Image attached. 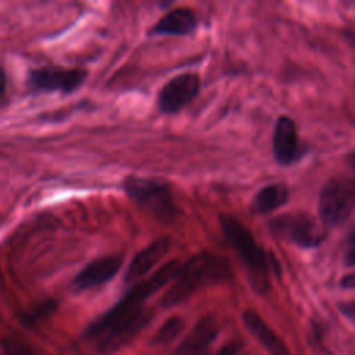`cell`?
<instances>
[{
    "label": "cell",
    "instance_id": "obj_1",
    "mask_svg": "<svg viewBox=\"0 0 355 355\" xmlns=\"http://www.w3.org/2000/svg\"><path fill=\"white\" fill-rule=\"evenodd\" d=\"M179 266V261H168L161 268H158L155 273H153L150 277L132 284V288H129L126 294L111 309L98 316L87 327L86 337L92 341H96L114 326L125 323L144 312L147 309L144 308L146 301L158 290H161L165 284L173 280Z\"/></svg>",
    "mask_w": 355,
    "mask_h": 355
},
{
    "label": "cell",
    "instance_id": "obj_2",
    "mask_svg": "<svg viewBox=\"0 0 355 355\" xmlns=\"http://www.w3.org/2000/svg\"><path fill=\"white\" fill-rule=\"evenodd\" d=\"M219 223L223 234L243 262L252 288L265 293L270 287V275H280V265L262 248L250 229L230 214H220Z\"/></svg>",
    "mask_w": 355,
    "mask_h": 355
},
{
    "label": "cell",
    "instance_id": "obj_3",
    "mask_svg": "<svg viewBox=\"0 0 355 355\" xmlns=\"http://www.w3.org/2000/svg\"><path fill=\"white\" fill-rule=\"evenodd\" d=\"M230 276L229 262L223 257L209 251H201L184 263H180L161 304L164 306L180 304L200 288L229 280Z\"/></svg>",
    "mask_w": 355,
    "mask_h": 355
},
{
    "label": "cell",
    "instance_id": "obj_4",
    "mask_svg": "<svg viewBox=\"0 0 355 355\" xmlns=\"http://www.w3.org/2000/svg\"><path fill=\"white\" fill-rule=\"evenodd\" d=\"M122 189L133 202L158 220H172L178 214L172 190L164 179L130 175L123 179Z\"/></svg>",
    "mask_w": 355,
    "mask_h": 355
},
{
    "label": "cell",
    "instance_id": "obj_5",
    "mask_svg": "<svg viewBox=\"0 0 355 355\" xmlns=\"http://www.w3.org/2000/svg\"><path fill=\"white\" fill-rule=\"evenodd\" d=\"M355 205V184L352 178L334 176L322 187L318 201V215L324 230L344 225Z\"/></svg>",
    "mask_w": 355,
    "mask_h": 355
},
{
    "label": "cell",
    "instance_id": "obj_6",
    "mask_svg": "<svg viewBox=\"0 0 355 355\" xmlns=\"http://www.w3.org/2000/svg\"><path fill=\"white\" fill-rule=\"evenodd\" d=\"M270 233L301 248H315L326 239V230L306 212L283 214L269 220Z\"/></svg>",
    "mask_w": 355,
    "mask_h": 355
},
{
    "label": "cell",
    "instance_id": "obj_7",
    "mask_svg": "<svg viewBox=\"0 0 355 355\" xmlns=\"http://www.w3.org/2000/svg\"><path fill=\"white\" fill-rule=\"evenodd\" d=\"M87 78V69L43 65L28 72V89L35 93L69 94L79 89Z\"/></svg>",
    "mask_w": 355,
    "mask_h": 355
},
{
    "label": "cell",
    "instance_id": "obj_8",
    "mask_svg": "<svg viewBox=\"0 0 355 355\" xmlns=\"http://www.w3.org/2000/svg\"><path fill=\"white\" fill-rule=\"evenodd\" d=\"M201 78L196 72H183L172 76L157 94V108L162 114H176L190 104L200 93Z\"/></svg>",
    "mask_w": 355,
    "mask_h": 355
},
{
    "label": "cell",
    "instance_id": "obj_9",
    "mask_svg": "<svg viewBox=\"0 0 355 355\" xmlns=\"http://www.w3.org/2000/svg\"><path fill=\"white\" fill-rule=\"evenodd\" d=\"M272 153L275 161L282 166H290L304 155L297 125L288 115H280L275 122L272 133Z\"/></svg>",
    "mask_w": 355,
    "mask_h": 355
},
{
    "label": "cell",
    "instance_id": "obj_10",
    "mask_svg": "<svg viewBox=\"0 0 355 355\" xmlns=\"http://www.w3.org/2000/svg\"><path fill=\"white\" fill-rule=\"evenodd\" d=\"M123 265V255H105L86 263L72 279L76 290L98 287L114 279Z\"/></svg>",
    "mask_w": 355,
    "mask_h": 355
},
{
    "label": "cell",
    "instance_id": "obj_11",
    "mask_svg": "<svg viewBox=\"0 0 355 355\" xmlns=\"http://www.w3.org/2000/svg\"><path fill=\"white\" fill-rule=\"evenodd\" d=\"M171 239L164 236L151 241L147 247L140 250L126 266V270L123 273V283L129 286L140 282L143 276L151 272L165 258V255L171 250Z\"/></svg>",
    "mask_w": 355,
    "mask_h": 355
},
{
    "label": "cell",
    "instance_id": "obj_12",
    "mask_svg": "<svg viewBox=\"0 0 355 355\" xmlns=\"http://www.w3.org/2000/svg\"><path fill=\"white\" fill-rule=\"evenodd\" d=\"M198 26L196 12L187 7H176L165 12L150 29V36H186Z\"/></svg>",
    "mask_w": 355,
    "mask_h": 355
},
{
    "label": "cell",
    "instance_id": "obj_13",
    "mask_svg": "<svg viewBox=\"0 0 355 355\" xmlns=\"http://www.w3.org/2000/svg\"><path fill=\"white\" fill-rule=\"evenodd\" d=\"M219 331V324L215 315L202 316L189 331V334L178 345L175 355H190L208 351Z\"/></svg>",
    "mask_w": 355,
    "mask_h": 355
},
{
    "label": "cell",
    "instance_id": "obj_14",
    "mask_svg": "<svg viewBox=\"0 0 355 355\" xmlns=\"http://www.w3.org/2000/svg\"><path fill=\"white\" fill-rule=\"evenodd\" d=\"M243 322L248 331L259 341V344L269 352V355H290L286 344L270 329V326L252 309L243 312Z\"/></svg>",
    "mask_w": 355,
    "mask_h": 355
},
{
    "label": "cell",
    "instance_id": "obj_15",
    "mask_svg": "<svg viewBox=\"0 0 355 355\" xmlns=\"http://www.w3.org/2000/svg\"><path fill=\"white\" fill-rule=\"evenodd\" d=\"M290 189L284 183H270L258 190L250 202V212L263 215L282 208L288 202Z\"/></svg>",
    "mask_w": 355,
    "mask_h": 355
},
{
    "label": "cell",
    "instance_id": "obj_16",
    "mask_svg": "<svg viewBox=\"0 0 355 355\" xmlns=\"http://www.w3.org/2000/svg\"><path fill=\"white\" fill-rule=\"evenodd\" d=\"M183 329H184V320L178 315L171 316L161 324V327L153 337V343L157 345L171 344L180 336Z\"/></svg>",
    "mask_w": 355,
    "mask_h": 355
},
{
    "label": "cell",
    "instance_id": "obj_17",
    "mask_svg": "<svg viewBox=\"0 0 355 355\" xmlns=\"http://www.w3.org/2000/svg\"><path fill=\"white\" fill-rule=\"evenodd\" d=\"M4 351L7 355H32L24 345L18 344V343H6L4 344Z\"/></svg>",
    "mask_w": 355,
    "mask_h": 355
},
{
    "label": "cell",
    "instance_id": "obj_18",
    "mask_svg": "<svg viewBox=\"0 0 355 355\" xmlns=\"http://www.w3.org/2000/svg\"><path fill=\"white\" fill-rule=\"evenodd\" d=\"M347 250L344 252V261L345 263L351 268L354 265V232L351 230L349 234H348V239H347Z\"/></svg>",
    "mask_w": 355,
    "mask_h": 355
},
{
    "label": "cell",
    "instance_id": "obj_19",
    "mask_svg": "<svg viewBox=\"0 0 355 355\" xmlns=\"http://www.w3.org/2000/svg\"><path fill=\"white\" fill-rule=\"evenodd\" d=\"M240 348H241V343L233 340V341L226 343V344L218 351L216 355H239Z\"/></svg>",
    "mask_w": 355,
    "mask_h": 355
},
{
    "label": "cell",
    "instance_id": "obj_20",
    "mask_svg": "<svg viewBox=\"0 0 355 355\" xmlns=\"http://www.w3.org/2000/svg\"><path fill=\"white\" fill-rule=\"evenodd\" d=\"M354 273H348V275H345L344 277H343V280H341V286L344 287V288H352L354 287Z\"/></svg>",
    "mask_w": 355,
    "mask_h": 355
},
{
    "label": "cell",
    "instance_id": "obj_21",
    "mask_svg": "<svg viewBox=\"0 0 355 355\" xmlns=\"http://www.w3.org/2000/svg\"><path fill=\"white\" fill-rule=\"evenodd\" d=\"M6 90H7V76L3 71H0V100L4 97Z\"/></svg>",
    "mask_w": 355,
    "mask_h": 355
},
{
    "label": "cell",
    "instance_id": "obj_22",
    "mask_svg": "<svg viewBox=\"0 0 355 355\" xmlns=\"http://www.w3.org/2000/svg\"><path fill=\"white\" fill-rule=\"evenodd\" d=\"M190 355H208V351H205V352H198V354H190Z\"/></svg>",
    "mask_w": 355,
    "mask_h": 355
}]
</instances>
